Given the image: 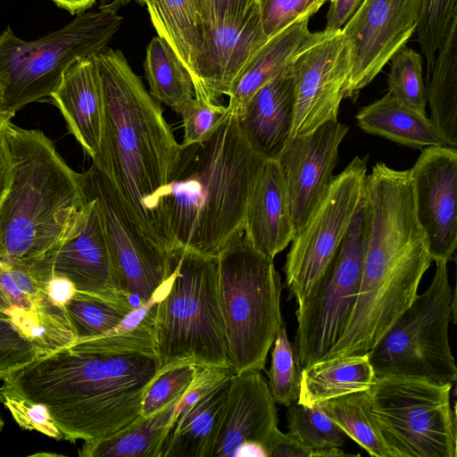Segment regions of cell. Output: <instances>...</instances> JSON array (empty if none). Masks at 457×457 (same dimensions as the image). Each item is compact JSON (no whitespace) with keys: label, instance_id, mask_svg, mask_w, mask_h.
Segmentation results:
<instances>
[{"label":"cell","instance_id":"cell-29","mask_svg":"<svg viewBox=\"0 0 457 457\" xmlns=\"http://www.w3.org/2000/svg\"><path fill=\"white\" fill-rule=\"evenodd\" d=\"M179 400L154 415L140 416L117 434L96 440L84 441L80 457H162L166 440L175 423Z\"/></svg>","mask_w":457,"mask_h":457},{"label":"cell","instance_id":"cell-19","mask_svg":"<svg viewBox=\"0 0 457 457\" xmlns=\"http://www.w3.org/2000/svg\"><path fill=\"white\" fill-rule=\"evenodd\" d=\"M278 423L276 403L261 371L233 374L211 457H267Z\"/></svg>","mask_w":457,"mask_h":457},{"label":"cell","instance_id":"cell-54","mask_svg":"<svg viewBox=\"0 0 457 457\" xmlns=\"http://www.w3.org/2000/svg\"><path fill=\"white\" fill-rule=\"evenodd\" d=\"M328 1H331V0H328Z\"/></svg>","mask_w":457,"mask_h":457},{"label":"cell","instance_id":"cell-38","mask_svg":"<svg viewBox=\"0 0 457 457\" xmlns=\"http://www.w3.org/2000/svg\"><path fill=\"white\" fill-rule=\"evenodd\" d=\"M273 345L268 386L275 403L288 407L297 401L299 395L300 371L285 323L280 327Z\"/></svg>","mask_w":457,"mask_h":457},{"label":"cell","instance_id":"cell-15","mask_svg":"<svg viewBox=\"0 0 457 457\" xmlns=\"http://www.w3.org/2000/svg\"><path fill=\"white\" fill-rule=\"evenodd\" d=\"M40 278L46 281L61 275L72 282L77 292L133 309L121 277L110 252L94 203L87 204L73 229L53 253L35 261Z\"/></svg>","mask_w":457,"mask_h":457},{"label":"cell","instance_id":"cell-39","mask_svg":"<svg viewBox=\"0 0 457 457\" xmlns=\"http://www.w3.org/2000/svg\"><path fill=\"white\" fill-rule=\"evenodd\" d=\"M457 21V0H420L416 29L418 41L427 60V74L434 65L437 49Z\"/></svg>","mask_w":457,"mask_h":457},{"label":"cell","instance_id":"cell-25","mask_svg":"<svg viewBox=\"0 0 457 457\" xmlns=\"http://www.w3.org/2000/svg\"><path fill=\"white\" fill-rule=\"evenodd\" d=\"M231 377L212 386L175 417L162 457H211Z\"/></svg>","mask_w":457,"mask_h":457},{"label":"cell","instance_id":"cell-23","mask_svg":"<svg viewBox=\"0 0 457 457\" xmlns=\"http://www.w3.org/2000/svg\"><path fill=\"white\" fill-rule=\"evenodd\" d=\"M243 231L257 251L273 260L295 237L287 191L277 160H267L255 179Z\"/></svg>","mask_w":457,"mask_h":457},{"label":"cell","instance_id":"cell-24","mask_svg":"<svg viewBox=\"0 0 457 457\" xmlns=\"http://www.w3.org/2000/svg\"><path fill=\"white\" fill-rule=\"evenodd\" d=\"M309 16L295 21L270 37L254 53L233 81L228 109L237 113L262 86L284 71L311 37Z\"/></svg>","mask_w":457,"mask_h":457},{"label":"cell","instance_id":"cell-16","mask_svg":"<svg viewBox=\"0 0 457 457\" xmlns=\"http://www.w3.org/2000/svg\"><path fill=\"white\" fill-rule=\"evenodd\" d=\"M415 215L432 261L448 262L457 245V150L425 147L410 169Z\"/></svg>","mask_w":457,"mask_h":457},{"label":"cell","instance_id":"cell-46","mask_svg":"<svg viewBox=\"0 0 457 457\" xmlns=\"http://www.w3.org/2000/svg\"><path fill=\"white\" fill-rule=\"evenodd\" d=\"M327 13L326 30H341L363 0H331Z\"/></svg>","mask_w":457,"mask_h":457},{"label":"cell","instance_id":"cell-6","mask_svg":"<svg viewBox=\"0 0 457 457\" xmlns=\"http://www.w3.org/2000/svg\"><path fill=\"white\" fill-rule=\"evenodd\" d=\"M174 255V278L155 312L159 370L181 361L200 368L230 370L219 301L217 256L189 250Z\"/></svg>","mask_w":457,"mask_h":457},{"label":"cell","instance_id":"cell-50","mask_svg":"<svg viewBox=\"0 0 457 457\" xmlns=\"http://www.w3.org/2000/svg\"><path fill=\"white\" fill-rule=\"evenodd\" d=\"M0 120H11V118L3 110L1 99H0Z\"/></svg>","mask_w":457,"mask_h":457},{"label":"cell","instance_id":"cell-3","mask_svg":"<svg viewBox=\"0 0 457 457\" xmlns=\"http://www.w3.org/2000/svg\"><path fill=\"white\" fill-rule=\"evenodd\" d=\"M95 57L104 126L100 154L93 164L109 177L145 235L169 253L157 208L176 167L180 144L158 101L146 91L122 52L105 47Z\"/></svg>","mask_w":457,"mask_h":457},{"label":"cell","instance_id":"cell-33","mask_svg":"<svg viewBox=\"0 0 457 457\" xmlns=\"http://www.w3.org/2000/svg\"><path fill=\"white\" fill-rule=\"evenodd\" d=\"M288 433L312 452V457L345 456L340 448L346 435L331 420L320 403H295L287 411Z\"/></svg>","mask_w":457,"mask_h":457},{"label":"cell","instance_id":"cell-40","mask_svg":"<svg viewBox=\"0 0 457 457\" xmlns=\"http://www.w3.org/2000/svg\"><path fill=\"white\" fill-rule=\"evenodd\" d=\"M229 112L227 106L195 96L178 112L183 119L184 137L181 145L203 141L216 129Z\"/></svg>","mask_w":457,"mask_h":457},{"label":"cell","instance_id":"cell-49","mask_svg":"<svg viewBox=\"0 0 457 457\" xmlns=\"http://www.w3.org/2000/svg\"><path fill=\"white\" fill-rule=\"evenodd\" d=\"M57 6L71 14H80L91 7L96 0H52Z\"/></svg>","mask_w":457,"mask_h":457},{"label":"cell","instance_id":"cell-48","mask_svg":"<svg viewBox=\"0 0 457 457\" xmlns=\"http://www.w3.org/2000/svg\"><path fill=\"white\" fill-rule=\"evenodd\" d=\"M45 287L50 298L62 306H65L77 292L72 282L61 275H52L46 282Z\"/></svg>","mask_w":457,"mask_h":457},{"label":"cell","instance_id":"cell-42","mask_svg":"<svg viewBox=\"0 0 457 457\" xmlns=\"http://www.w3.org/2000/svg\"><path fill=\"white\" fill-rule=\"evenodd\" d=\"M37 358L31 343L0 312V378Z\"/></svg>","mask_w":457,"mask_h":457},{"label":"cell","instance_id":"cell-52","mask_svg":"<svg viewBox=\"0 0 457 457\" xmlns=\"http://www.w3.org/2000/svg\"><path fill=\"white\" fill-rule=\"evenodd\" d=\"M4 400V394H3L2 388L0 387V403H3Z\"/></svg>","mask_w":457,"mask_h":457},{"label":"cell","instance_id":"cell-22","mask_svg":"<svg viewBox=\"0 0 457 457\" xmlns=\"http://www.w3.org/2000/svg\"><path fill=\"white\" fill-rule=\"evenodd\" d=\"M95 55L71 63L50 96L92 163L100 154L104 126L102 85Z\"/></svg>","mask_w":457,"mask_h":457},{"label":"cell","instance_id":"cell-51","mask_svg":"<svg viewBox=\"0 0 457 457\" xmlns=\"http://www.w3.org/2000/svg\"><path fill=\"white\" fill-rule=\"evenodd\" d=\"M4 419L0 413V432L2 431V429L4 428Z\"/></svg>","mask_w":457,"mask_h":457},{"label":"cell","instance_id":"cell-1","mask_svg":"<svg viewBox=\"0 0 457 457\" xmlns=\"http://www.w3.org/2000/svg\"><path fill=\"white\" fill-rule=\"evenodd\" d=\"M158 372L155 356L71 345L8 374L1 388L44 404L63 440L84 442L112 436L137 420Z\"/></svg>","mask_w":457,"mask_h":457},{"label":"cell","instance_id":"cell-21","mask_svg":"<svg viewBox=\"0 0 457 457\" xmlns=\"http://www.w3.org/2000/svg\"><path fill=\"white\" fill-rule=\"evenodd\" d=\"M295 105L294 80L288 66L259 88L237 113L246 140L264 160H277L290 139Z\"/></svg>","mask_w":457,"mask_h":457},{"label":"cell","instance_id":"cell-28","mask_svg":"<svg viewBox=\"0 0 457 457\" xmlns=\"http://www.w3.org/2000/svg\"><path fill=\"white\" fill-rule=\"evenodd\" d=\"M356 120L365 132L412 148L445 145L427 114L403 104L388 93L361 108Z\"/></svg>","mask_w":457,"mask_h":457},{"label":"cell","instance_id":"cell-34","mask_svg":"<svg viewBox=\"0 0 457 457\" xmlns=\"http://www.w3.org/2000/svg\"><path fill=\"white\" fill-rule=\"evenodd\" d=\"M337 427L370 456L389 457L366 408V391L320 403Z\"/></svg>","mask_w":457,"mask_h":457},{"label":"cell","instance_id":"cell-36","mask_svg":"<svg viewBox=\"0 0 457 457\" xmlns=\"http://www.w3.org/2000/svg\"><path fill=\"white\" fill-rule=\"evenodd\" d=\"M389 62L388 94L411 108L427 114V89L420 54L404 46Z\"/></svg>","mask_w":457,"mask_h":457},{"label":"cell","instance_id":"cell-43","mask_svg":"<svg viewBox=\"0 0 457 457\" xmlns=\"http://www.w3.org/2000/svg\"><path fill=\"white\" fill-rule=\"evenodd\" d=\"M3 403L22 429L37 431L55 440H63L62 434L44 404L30 402L9 392L3 391Z\"/></svg>","mask_w":457,"mask_h":457},{"label":"cell","instance_id":"cell-7","mask_svg":"<svg viewBox=\"0 0 457 457\" xmlns=\"http://www.w3.org/2000/svg\"><path fill=\"white\" fill-rule=\"evenodd\" d=\"M125 0L82 12L64 27L34 40L19 38L8 26L0 34V99L12 118L28 104L50 96L76 60L104 50L119 29Z\"/></svg>","mask_w":457,"mask_h":457},{"label":"cell","instance_id":"cell-31","mask_svg":"<svg viewBox=\"0 0 457 457\" xmlns=\"http://www.w3.org/2000/svg\"><path fill=\"white\" fill-rule=\"evenodd\" d=\"M173 278L174 270L147 302L131 309L121 321L107 333L91 339L76 341L72 345L103 353H140L156 357V307L169 292Z\"/></svg>","mask_w":457,"mask_h":457},{"label":"cell","instance_id":"cell-2","mask_svg":"<svg viewBox=\"0 0 457 457\" xmlns=\"http://www.w3.org/2000/svg\"><path fill=\"white\" fill-rule=\"evenodd\" d=\"M265 162L231 112L203 141L180 144L176 167L157 208L169 253L189 250L217 256L243 229L248 198Z\"/></svg>","mask_w":457,"mask_h":457},{"label":"cell","instance_id":"cell-17","mask_svg":"<svg viewBox=\"0 0 457 457\" xmlns=\"http://www.w3.org/2000/svg\"><path fill=\"white\" fill-rule=\"evenodd\" d=\"M0 312L31 343L37 358L77 340L65 306L50 298L28 262L0 261Z\"/></svg>","mask_w":457,"mask_h":457},{"label":"cell","instance_id":"cell-10","mask_svg":"<svg viewBox=\"0 0 457 457\" xmlns=\"http://www.w3.org/2000/svg\"><path fill=\"white\" fill-rule=\"evenodd\" d=\"M367 225L364 195L323 276L295 311L293 349L299 371L325 356L349 320L361 281Z\"/></svg>","mask_w":457,"mask_h":457},{"label":"cell","instance_id":"cell-26","mask_svg":"<svg viewBox=\"0 0 457 457\" xmlns=\"http://www.w3.org/2000/svg\"><path fill=\"white\" fill-rule=\"evenodd\" d=\"M151 21L176 53L195 83V71L204 42V0H148Z\"/></svg>","mask_w":457,"mask_h":457},{"label":"cell","instance_id":"cell-37","mask_svg":"<svg viewBox=\"0 0 457 457\" xmlns=\"http://www.w3.org/2000/svg\"><path fill=\"white\" fill-rule=\"evenodd\" d=\"M198 368L190 361H181L160 370L145 394L141 416L151 417L181 399L196 378Z\"/></svg>","mask_w":457,"mask_h":457},{"label":"cell","instance_id":"cell-35","mask_svg":"<svg viewBox=\"0 0 457 457\" xmlns=\"http://www.w3.org/2000/svg\"><path fill=\"white\" fill-rule=\"evenodd\" d=\"M65 309L76 341L91 339L107 333L130 311L79 292H76L68 301Z\"/></svg>","mask_w":457,"mask_h":457},{"label":"cell","instance_id":"cell-5","mask_svg":"<svg viewBox=\"0 0 457 457\" xmlns=\"http://www.w3.org/2000/svg\"><path fill=\"white\" fill-rule=\"evenodd\" d=\"M219 301L233 374L262 371L285 323L283 289L273 259L257 251L243 229L217 255Z\"/></svg>","mask_w":457,"mask_h":457},{"label":"cell","instance_id":"cell-30","mask_svg":"<svg viewBox=\"0 0 457 457\" xmlns=\"http://www.w3.org/2000/svg\"><path fill=\"white\" fill-rule=\"evenodd\" d=\"M427 99L430 120L446 145H457V21L437 49L427 74Z\"/></svg>","mask_w":457,"mask_h":457},{"label":"cell","instance_id":"cell-12","mask_svg":"<svg viewBox=\"0 0 457 457\" xmlns=\"http://www.w3.org/2000/svg\"><path fill=\"white\" fill-rule=\"evenodd\" d=\"M94 203L125 292L133 307L147 302L172 273L177 257L153 242L129 212L109 177L92 163L79 173Z\"/></svg>","mask_w":457,"mask_h":457},{"label":"cell","instance_id":"cell-41","mask_svg":"<svg viewBox=\"0 0 457 457\" xmlns=\"http://www.w3.org/2000/svg\"><path fill=\"white\" fill-rule=\"evenodd\" d=\"M328 0H260L264 34L270 37L295 21L313 15Z\"/></svg>","mask_w":457,"mask_h":457},{"label":"cell","instance_id":"cell-9","mask_svg":"<svg viewBox=\"0 0 457 457\" xmlns=\"http://www.w3.org/2000/svg\"><path fill=\"white\" fill-rule=\"evenodd\" d=\"M447 263L436 262L429 287L417 295L367 353L377 378L455 383L457 368L448 335L449 325L455 320V295Z\"/></svg>","mask_w":457,"mask_h":457},{"label":"cell","instance_id":"cell-4","mask_svg":"<svg viewBox=\"0 0 457 457\" xmlns=\"http://www.w3.org/2000/svg\"><path fill=\"white\" fill-rule=\"evenodd\" d=\"M12 181L0 204V261L29 262L53 253L78 222L87 199L79 173L41 131L4 123Z\"/></svg>","mask_w":457,"mask_h":457},{"label":"cell","instance_id":"cell-20","mask_svg":"<svg viewBox=\"0 0 457 457\" xmlns=\"http://www.w3.org/2000/svg\"><path fill=\"white\" fill-rule=\"evenodd\" d=\"M268 38L262 25L260 2L242 21L205 29L196 64L195 96L218 103Z\"/></svg>","mask_w":457,"mask_h":457},{"label":"cell","instance_id":"cell-44","mask_svg":"<svg viewBox=\"0 0 457 457\" xmlns=\"http://www.w3.org/2000/svg\"><path fill=\"white\" fill-rule=\"evenodd\" d=\"M260 0H204V30L245 18Z\"/></svg>","mask_w":457,"mask_h":457},{"label":"cell","instance_id":"cell-14","mask_svg":"<svg viewBox=\"0 0 457 457\" xmlns=\"http://www.w3.org/2000/svg\"><path fill=\"white\" fill-rule=\"evenodd\" d=\"M289 67L295 99L291 137L337 120L349 75L342 29L312 32Z\"/></svg>","mask_w":457,"mask_h":457},{"label":"cell","instance_id":"cell-47","mask_svg":"<svg viewBox=\"0 0 457 457\" xmlns=\"http://www.w3.org/2000/svg\"><path fill=\"white\" fill-rule=\"evenodd\" d=\"M0 120V204H2L12 181V159L4 135V123Z\"/></svg>","mask_w":457,"mask_h":457},{"label":"cell","instance_id":"cell-53","mask_svg":"<svg viewBox=\"0 0 457 457\" xmlns=\"http://www.w3.org/2000/svg\"><path fill=\"white\" fill-rule=\"evenodd\" d=\"M136 1L140 3V4H146L148 0H136Z\"/></svg>","mask_w":457,"mask_h":457},{"label":"cell","instance_id":"cell-13","mask_svg":"<svg viewBox=\"0 0 457 457\" xmlns=\"http://www.w3.org/2000/svg\"><path fill=\"white\" fill-rule=\"evenodd\" d=\"M420 0H363L342 29L349 55L345 97L355 99L416 31Z\"/></svg>","mask_w":457,"mask_h":457},{"label":"cell","instance_id":"cell-18","mask_svg":"<svg viewBox=\"0 0 457 457\" xmlns=\"http://www.w3.org/2000/svg\"><path fill=\"white\" fill-rule=\"evenodd\" d=\"M349 128L337 120L290 137L277 159L286 184L295 236L333 179L338 149Z\"/></svg>","mask_w":457,"mask_h":457},{"label":"cell","instance_id":"cell-11","mask_svg":"<svg viewBox=\"0 0 457 457\" xmlns=\"http://www.w3.org/2000/svg\"><path fill=\"white\" fill-rule=\"evenodd\" d=\"M369 156H355L333 179L295 236L283 268L297 306L314 290L365 195Z\"/></svg>","mask_w":457,"mask_h":457},{"label":"cell","instance_id":"cell-8","mask_svg":"<svg viewBox=\"0 0 457 457\" xmlns=\"http://www.w3.org/2000/svg\"><path fill=\"white\" fill-rule=\"evenodd\" d=\"M453 384L377 378L366 391L368 414L389 457H456Z\"/></svg>","mask_w":457,"mask_h":457},{"label":"cell","instance_id":"cell-45","mask_svg":"<svg viewBox=\"0 0 457 457\" xmlns=\"http://www.w3.org/2000/svg\"><path fill=\"white\" fill-rule=\"evenodd\" d=\"M266 455L267 457H312V452L288 432L283 433L278 428L266 447Z\"/></svg>","mask_w":457,"mask_h":457},{"label":"cell","instance_id":"cell-32","mask_svg":"<svg viewBox=\"0 0 457 457\" xmlns=\"http://www.w3.org/2000/svg\"><path fill=\"white\" fill-rule=\"evenodd\" d=\"M144 68L150 95L175 112L194 98L191 75L170 46L159 36L147 46Z\"/></svg>","mask_w":457,"mask_h":457},{"label":"cell","instance_id":"cell-27","mask_svg":"<svg viewBox=\"0 0 457 457\" xmlns=\"http://www.w3.org/2000/svg\"><path fill=\"white\" fill-rule=\"evenodd\" d=\"M375 379L367 353L321 359L301 370L296 403L312 406L345 395L368 391Z\"/></svg>","mask_w":457,"mask_h":457}]
</instances>
